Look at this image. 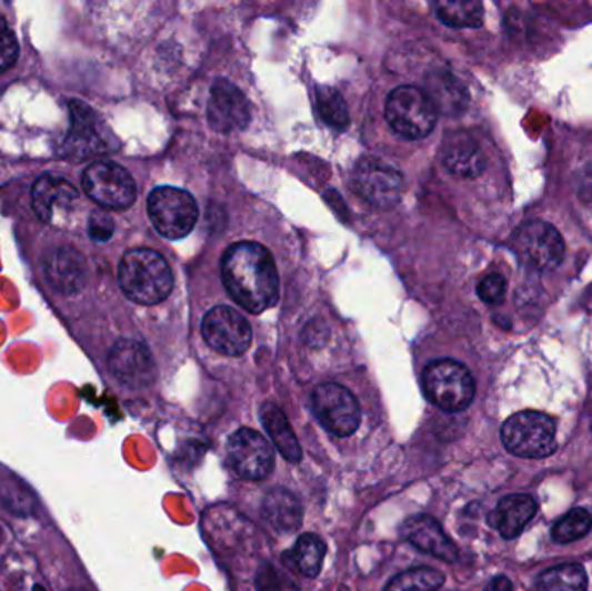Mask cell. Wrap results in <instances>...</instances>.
I'll return each mask as SVG.
<instances>
[{"mask_svg":"<svg viewBox=\"0 0 592 591\" xmlns=\"http://www.w3.org/2000/svg\"><path fill=\"white\" fill-rule=\"evenodd\" d=\"M222 280L229 296L253 314L278 304V268L263 244L240 241L229 247L222 259Z\"/></svg>","mask_w":592,"mask_h":591,"instance_id":"1","label":"cell"},{"mask_svg":"<svg viewBox=\"0 0 592 591\" xmlns=\"http://www.w3.org/2000/svg\"><path fill=\"white\" fill-rule=\"evenodd\" d=\"M123 293L142 305L160 304L173 288L172 269L160 253L150 249L130 250L118 269Z\"/></svg>","mask_w":592,"mask_h":591,"instance_id":"2","label":"cell"},{"mask_svg":"<svg viewBox=\"0 0 592 591\" xmlns=\"http://www.w3.org/2000/svg\"><path fill=\"white\" fill-rule=\"evenodd\" d=\"M423 391L440 410L458 413L466 410L475 398V380L464 364L440 359L424 368Z\"/></svg>","mask_w":592,"mask_h":591,"instance_id":"3","label":"cell"},{"mask_svg":"<svg viewBox=\"0 0 592 591\" xmlns=\"http://www.w3.org/2000/svg\"><path fill=\"white\" fill-rule=\"evenodd\" d=\"M502 442L514 457H550L556 450V425L548 414L522 411L508 418L501 430Z\"/></svg>","mask_w":592,"mask_h":591,"instance_id":"4","label":"cell"},{"mask_svg":"<svg viewBox=\"0 0 592 591\" xmlns=\"http://www.w3.org/2000/svg\"><path fill=\"white\" fill-rule=\"evenodd\" d=\"M384 117L402 138L423 139L435 127L437 108L427 92L412 86H402L389 96Z\"/></svg>","mask_w":592,"mask_h":591,"instance_id":"5","label":"cell"},{"mask_svg":"<svg viewBox=\"0 0 592 591\" xmlns=\"http://www.w3.org/2000/svg\"><path fill=\"white\" fill-rule=\"evenodd\" d=\"M148 213L161 237L181 240L191 233L198 222V206L188 191L161 186L148 198Z\"/></svg>","mask_w":592,"mask_h":591,"instance_id":"6","label":"cell"},{"mask_svg":"<svg viewBox=\"0 0 592 591\" xmlns=\"http://www.w3.org/2000/svg\"><path fill=\"white\" fill-rule=\"evenodd\" d=\"M312 411L319 423L337 438H349L361 425V407L345 387L322 383L312 392Z\"/></svg>","mask_w":592,"mask_h":591,"instance_id":"7","label":"cell"},{"mask_svg":"<svg viewBox=\"0 0 592 591\" xmlns=\"http://www.w3.org/2000/svg\"><path fill=\"white\" fill-rule=\"evenodd\" d=\"M83 190L107 209H129L138 197L132 176L114 162H96L83 172Z\"/></svg>","mask_w":592,"mask_h":591,"instance_id":"8","label":"cell"},{"mask_svg":"<svg viewBox=\"0 0 592 591\" xmlns=\"http://www.w3.org/2000/svg\"><path fill=\"white\" fill-rule=\"evenodd\" d=\"M516 256L530 268L551 271L565 257V243L558 229L548 222L532 221L516 229L513 234Z\"/></svg>","mask_w":592,"mask_h":591,"instance_id":"9","label":"cell"},{"mask_svg":"<svg viewBox=\"0 0 592 591\" xmlns=\"http://www.w3.org/2000/svg\"><path fill=\"white\" fill-rule=\"evenodd\" d=\"M225 448H228L229 465L241 479L262 481L274 470V448L257 430H235Z\"/></svg>","mask_w":592,"mask_h":591,"instance_id":"10","label":"cell"},{"mask_svg":"<svg viewBox=\"0 0 592 591\" xmlns=\"http://www.w3.org/2000/svg\"><path fill=\"white\" fill-rule=\"evenodd\" d=\"M352 186L371 206L390 209L401 200L404 181L395 167L381 158L365 157L353 169Z\"/></svg>","mask_w":592,"mask_h":591,"instance_id":"11","label":"cell"},{"mask_svg":"<svg viewBox=\"0 0 592 591\" xmlns=\"http://www.w3.org/2000/svg\"><path fill=\"white\" fill-rule=\"evenodd\" d=\"M201 331L204 342L220 354L241 355L251 345L250 323L241 312L229 305L213 308L204 315Z\"/></svg>","mask_w":592,"mask_h":591,"instance_id":"12","label":"cell"},{"mask_svg":"<svg viewBox=\"0 0 592 591\" xmlns=\"http://www.w3.org/2000/svg\"><path fill=\"white\" fill-rule=\"evenodd\" d=\"M110 371L114 379L129 389H144L157 379V364L144 343L123 339L110 352Z\"/></svg>","mask_w":592,"mask_h":591,"instance_id":"13","label":"cell"},{"mask_svg":"<svg viewBox=\"0 0 592 591\" xmlns=\"http://www.w3.org/2000/svg\"><path fill=\"white\" fill-rule=\"evenodd\" d=\"M251 108L243 92L228 80H217L210 91L209 122L219 132L247 129Z\"/></svg>","mask_w":592,"mask_h":591,"instance_id":"14","label":"cell"},{"mask_svg":"<svg viewBox=\"0 0 592 591\" xmlns=\"http://www.w3.org/2000/svg\"><path fill=\"white\" fill-rule=\"evenodd\" d=\"M79 200L76 186L59 176H42L32 188V203L37 218L48 224H58L67 218Z\"/></svg>","mask_w":592,"mask_h":591,"instance_id":"15","label":"cell"},{"mask_svg":"<svg viewBox=\"0 0 592 591\" xmlns=\"http://www.w3.org/2000/svg\"><path fill=\"white\" fill-rule=\"evenodd\" d=\"M42 268L48 283L61 296H73L86 284V259L73 247L52 249L43 257Z\"/></svg>","mask_w":592,"mask_h":591,"instance_id":"16","label":"cell"},{"mask_svg":"<svg viewBox=\"0 0 592 591\" xmlns=\"http://www.w3.org/2000/svg\"><path fill=\"white\" fill-rule=\"evenodd\" d=\"M401 532L404 540H408L412 547H417L420 552L428 553L443 562L458 560V548L433 517H409L408 521L402 524Z\"/></svg>","mask_w":592,"mask_h":591,"instance_id":"17","label":"cell"},{"mask_svg":"<svg viewBox=\"0 0 592 591\" xmlns=\"http://www.w3.org/2000/svg\"><path fill=\"white\" fill-rule=\"evenodd\" d=\"M443 163L459 178H476L485 169V158L479 142L466 132L448 136L442 150Z\"/></svg>","mask_w":592,"mask_h":591,"instance_id":"18","label":"cell"},{"mask_svg":"<svg viewBox=\"0 0 592 591\" xmlns=\"http://www.w3.org/2000/svg\"><path fill=\"white\" fill-rule=\"evenodd\" d=\"M71 107H73V117H76L71 142H73L77 153L86 158L110 150L107 132H104L102 123L99 122L98 114L92 113V110H89L86 104L71 103Z\"/></svg>","mask_w":592,"mask_h":591,"instance_id":"19","label":"cell"},{"mask_svg":"<svg viewBox=\"0 0 592 591\" xmlns=\"http://www.w3.org/2000/svg\"><path fill=\"white\" fill-rule=\"evenodd\" d=\"M260 420H262L263 429L268 430L275 450L291 463H299L302 460V445L294 435L287 414L279 410L274 402H263L260 408Z\"/></svg>","mask_w":592,"mask_h":591,"instance_id":"20","label":"cell"},{"mask_svg":"<svg viewBox=\"0 0 592 591\" xmlns=\"http://www.w3.org/2000/svg\"><path fill=\"white\" fill-rule=\"evenodd\" d=\"M538 512V503L534 498L526 494H513L502 498L494 512V525L501 532L502 538L511 540L516 538L525 529Z\"/></svg>","mask_w":592,"mask_h":591,"instance_id":"21","label":"cell"},{"mask_svg":"<svg viewBox=\"0 0 592 591\" xmlns=\"http://www.w3.org/2000/svg\"><path fill=\"white\" fill-rule=\"evenodd\" d=\"M263 515L278 531H294L302 524V507L287 489H274L265 497Z\"/></svg>","mask_w":592,"mask_h":591,"instance_id":"22","label":"cell"},{"mask_svg":"<svg viewBox=\"0 0 592 591\" xmlns=\"http://www.w3.org/2000/svg\"><path fill=\"white\" fill-rule=\"evenodd\" d=\"M588 574L579 564H563L548 569L539 578V591H585Z\"/></svg>","mask_w":592,"mask_h":591,"instance_id":"23","label":"cell"},{"mask_svg":"<svg viewBox=\"0 0 592 591\" xmlns=\"http://www.w3.org/2000/svg\"><path fill=\"white\" fill-rule=\"evenodd\" d=\"M437 17L454 28H479L483 23V6L480 2H437Z\"/></svg>","mask_w":592,"mask_h":591,"instance_id":"24","label":"cell"},{"mask_svg":"<svg viewBox=\"0 0 592 591\" xmlns=\"http://www.w3.org/2000/svg\"><path fill=\"white\" fill-rule=\"evenodd\" d=\"M315 99H318L319 113L328 126L337 131L347 129L350 123L349 108H347L345 99L337 89L330 86H319L315 89Z\"/></svg>","mask_w":592,"mask_h":591,"instance_id":"25","label":"cell"},{"mask_svg":"<svg viewBox=\"0 0 592 591\" xmlns=\"http://www.w3.org/2000/svg\"><path fill=\"white\" fill-rule=\"evenodd\" d=\"M294 562L307 578H315L324 562L325 544L318 534H302L294 544Z\"/></svg>","mask_w":592,"mask_h":591,"instance_id":"26","label":"cell"},{"mask_svg":"<svg viewBox=\"0 0 592 591\" xmlns=\"http://www.w3.org/2000/svg\"><path fill=\"white\" fill-rule=\"evenodd\" d=\"M443 581L445 578L437 569L414 568L393 578L384 591H437Z\"/></svg>","mask_w":592,"mask_h":591,"instance_id":"27","label":"cell"},{"mask_svg":"<svg viewBox=\"0 0 592 591\" xmlns=\"http://www.w3.org/2000/svg\"><path fill=\"white\" fill-rule=\"evenodd\" d=\"M592 529V515L584 509H573L561 517L553 528V540L560 544L573 543L581 540Z\"/></svg>","mask_w":592,"mask_h":591,"instance_id":"28","label":"cell"},{"mask_svg":"<svg viewBox=\"0 0 592 591\" xmlns=\"http://www.w3.org/2000/svg\"><path fill=\"white\" fill-rule=\"evenodd\" d=\"M0 501L4 504V509L17 515H30L36 510L32 494L17 481H6L0 484Z\"/></svg>","mask_w":592,"mask_h":591,"instance_id":"29","label":"cell"},{"mask_svg":"<svg viewBox=\"0 0 592 591\" xmlns=\"http://www.w3.org/2000/svg\"><path fill=\"white\" fill-rule=\"evenodd\" d=\"M18 54H20V46H18L17 36L12 32L8 21L0 17V73L17 63Z\"/></svg>","mask_w":592,"mask_h":591,"instance_id":"30","label":"cell"},{"mask_svg":"<svg viewBox=\"0 0 592 591\" xmlns=\"http://www.w3.org/2000/svg\"><path fill=\"white\" fill-rule=\"evenodd\" d=\"M476 292L485 304H501L506 297V280L501 274H489L480 281Z\"/></svg>","mask_w":592,"mask_h":591,"instance_id":"31","label":"cell"},{"mask_svg":"<svg viewBox=\"0 0 592 591\" xmlns=\"http://www.w3.org/2000/svg\"><path fill=\"white\" fill-rule=\"evenodd\" d=\"M114 224L113 219L108 216L107 212H94L91 216V221H89V234H91L92 240L102 241L110 240L113 237Z\"/></svg>","mask_w":592,"mask_h":591,"instance_id":"32","label":"cell"},{"mask_svg":"<svg viewBox=\"0 0 592 591\" xmlns=\"http://www.w3.org/2000/svg\"><path fill=\"white\" fill-rule=\"evenodd\" d=\"M511 581L504 575H498L491 583L486 584L485 591H511Z\"/></svg>","mask_w":592,"mask_h":591,"instance_id":"33","label":"cell"},{"mask_svg":"<svg viewBox=\"0 0 592 591\" xmlns=\"http://www.w3.org/2000/svg\"><path fill=\"white\" fill-rule=\"evenodd\" d=\"M33 591H46V590H43L42 587H36V588H33Z\"/></svg>","mask_w":592,"mask_h":591,"instance_id":"34","label":"cell"},{"mask_svg":"<svg viewBox=\"0 0 592 591\" xmlns=\"http://www.w3.org/2000/svg\"><path fill=\"white\" fill-rule=\"evenodd\" d=\"M68 591H86V590H79V588H71V590Z\"/></svg>","mask_w":592,"mask_h":591,"instance_id":"35","label":"cell"}]
</instances>
